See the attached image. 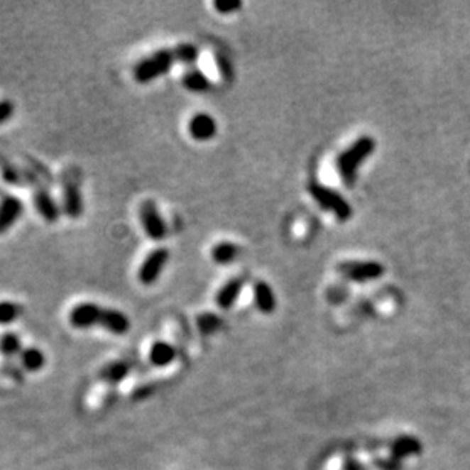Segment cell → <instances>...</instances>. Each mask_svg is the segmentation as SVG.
Here are the masks:
<instances>
[{"label":"cell","mask_w":470,"mask_h":470,"mask_svg":"<svg viewBox=\"0 0 470 470\" xmlns=\"http://www.w3.org/2000/svg\"><path fill=\"white\" fill-rule=\"evenodd\" d=\"M69 323L77 329L101 326L113 335H125L131 327L130 318L122 311H117L113 307H104L92 302H84L72 307V311L69 312Z\"/></svg>","instance_id":"6da1fadb"},{"label":"cell","mask_w":470,"mask_h":470,"mask_svg":"<svg viewBox=\"0 0 470 470\" xmlns=\"http://www.w3.org/2000/svg\"><path fill=\"white\" fill-rule=\"evenodd\" d=\"M175 62L178 61L174 48L158 49L136 64L133 67V77L138 84L153 82L166 75Z\"/></svg>","instance_id":"7a4b0ae2"},{"label":"cell","mask_w":470,"mask_h":470,"mask_svg":"<svg viewBox=\"0 0 470 470\" xmlns=\"http://www.w3.org/2000/svg\"><path fill=\"white\" fill-rule=\"evenodd\" d=\"M375 151V141L371 137H361L347 151L338 157V173L346 181V185L354 186L359 165Z\"/></svg>","instance_id":"3957f363"},{"label":"cell","mask_w":470,"mask_h":470,"mask_svg":"<svg viewBox=\"0 0 470 470\" xmlns=\"http://www.w3.org/2000/svg\"><path fill=\"white\" fill-rule=\"evenodd\" d=\"M309 192H311L312 198L319 206H322L324 210L332 212L339 221H347L351 217V207L349 206V202L339 194H337L335 190L322 185L312 183L309 186Z\"/></svg>","instance_id":"277c9868"},{"label":"cell","mask_w":470,"mask_h":470,"mask_svg":"<svg viewBox=\"0 0 470 470\" xmlns=\"http://www.w3.org/2000/svg\"><path fill=\"white\" fill-rule=\"evenodd\" d=\"M142 229L146 236L153 241H163L168 236L166 222L158 210V206L153 200H145L138 210Z\"/></svg>","instance_id":"5b68a950"},{"label":"cell","mask_w":470,"mask_h":470,"mask_svg":"<svg viewBox=\"0 0 470 470\" xmlns=\"http://www.w3.org/2000/svg\"><path fill=\"white\" fill-rule=\"evenodd\" d=\"M170 253L165 247H158L148 253L143 262L141 263V268L137 271V279L143 286H151L157 283V280L162 275L166 263L169 262Z\"/></svg>","instance_id":"8992f818"},{"label":"cell","mask_w":470,"mask_h":470,"mask_svg":"<svg viewBox=\"0 0 470 470\" xmlns=\"http://www.w3.org/2000/svg\"><path fill=\"white\" fill-rule=\"evenodd\" d=\"M338 270L343 273L347 279L354 282H368L373 279H379L383 274V266L378 262H344L338 266Z\"/></svg>","instance_id":"52a82bcc"},{"label":"cell","mask_w":470,"mask_h":470,"mask_svg":"<svg viewBox=\"0 0 470 470\" xmlns=\"http://www.w3.org/2000/svg\"><path fill=\"white\" fill-rule=\"evenodd\" d=\"M189 136L197 142H209L218 133V124L215 117L209 113H197L189 119Z\"/></svg>","instance_id":"ba28073f"},{"label":"cell","mask_w":470,"mask_h":470,"mask_svg":"<svg viewBox=\"0 0 470 470\" xmlns=\"http://www.w3.org/2000/svg\"><path fill=\"white\" fill-rule=\"evenodd\" d=\"M23 212L25 206L20 198L14 195L0 198V234H5L11 227H14Z\"/></svg>","instance_id":"9c48e42d"},{"label":"cell","mask_w":470,"mask_h":470,"mask_svg":"<svg viewBox=\"0 0 470 470\" xmlns=\"http://www.w3.org/2000/svg\"><path fill=\"white\" fill-rule=\"evenodd\" d=\"M34 206L38 215L48 224H55L60 219V206L48 190L40 189L34 194Z\"/></svg>","instance_id":"30bf717a"},{"label":"cell","mask_w":470,"mask_h":470,"mask_svg":"<svg viewBox=\"0 0 470 470\" xmlns=\"http://www.w3.org/2000/svg\"><path fill=\"white\" fill-rule=\"evenodd\" d=\"M244 279L241 277H233L229 282L224 283L217 295H215V303L218 305V307L224 309V311H229L234 306V303L238 302V298L242 293V288H244Z\"/></svg>","instance_id":"8fae6325"},{"label":"cell","mask_w":470,"mask_h":470,"mask_svg":"<svg viewBox=\"0 0 470 470\" xmlns=\"http://www.w3.org/2000/svg\"><path fill=\"white\" fill-rule=\"evenodd\" d=\"M62 210L72 219H78L84 212V201L77 185L67 183L62 189Z\"/></svg>","instance_id":"7c38bea8"},{"label":"cell","mask_w":470,"mask_h":470,"mask_svg":"<svg viewBox=\"0 0 470 470\" xmlns=\"http://www.w3.org/2000/svg\"><path fill=\"white\" fill-rule=\"evenodd\" d=\"M130 364L125 361H113L109 362V364H105L99 373H98V378L99 381L109 383V386H117V383H121L122 381H125V378L130 375Z\"/></svg>","instance_id":"4fadbf2b"},{"label":"cell","mask_w":470,"mask_h":470,"mask_svg":"<svg viewBox=\"0 0 470 470\" xmlns=\"http://www.w3.org/2000/svg\"><path fill=\"white\" fill-rule=\"evenodd\" d=\"M254 305L262 314H271L275 309V295L273 288L266 282H258L253 288Z\"/></svg>","instance_id":"5bb4252c"},{"label":"cell","mask_w":470,"mask_h":470,"mask_svg":"<svg viewBox=\"0 0 470 470\" xmlns=\"http://www.w3.org/2000/svg\"><path fill=\"white\" fill-rule=\"evenodd\" d=\"M181 84L192 93H206L212 89L210 78L200 69H189L181 78Z\"/></svg>","instance_id":"9a60e30c"},{"label":"cell","mask_w":470,"mask_h":470,"mask_svg":"<svg viewBox=\"0 0 470 470\" xmlns=\"http://www.w3.org/2000/svg\"><path fill=\"white\" fill-rule=\"evenodd\" d=\"M177 356V351L173 344L166 343V341H157L149 350V361L153 362L155 367H166L173 364Z\"/></svg>","instance_id":"2e32d148"},{"label":"cell","mask_w":470,"mask_h":470,"mask_svg":"<svg viewBox=\"0 0 470 470\" xmlns=\"http://www.w3.org/2000/svg\"><path fill=\"white\" fill-rule=\"evenodd\" d=\"M212 261L218 265H229L238 259L239 256V247L234 242L230 241H222L215 244V247L210 251Z\"/></svg>","instance_id":"e0dca14e"},{"label":"cell","mask_w":470,"mask_h":470,"mask_svg":"<svg viewBox=\"0 0 470 470\" xmlns=\"http://www.w3.org/2000/svg\"><path fill=\"white\" fill-rule=\"evenodd\" d=\"M21 367L28 371H38L46 364V356L38 347H25L20 351Z\"/></svg>","instance_id":"ac0fdd59"},{"label":"cell","mask_w":470,"mask_h":470,"mask_svg":"<svg viewBox=\"0 0 470 470\" xmlns=\"http://www.w3.org/2000/svg\"><path fill=\"white\" fill-rule=\"evenodd\" d=\"M420 452V443L414 439V437H402L393 443L391 454L398 460H403V458L415 455Z\"/></svg>","instance_id":"d6986e66"},{"label":"cell","mask_w":470,"mask_h":470,"mask_svg":"<svg viewBox=\"0 0 470 470\" xmlns=\"http://www.w3.org/2000/svg\"><path fill=\"white\" fill-rule=\"evenodd\" d=\"M21 349V339L16 332H5L0 337V354L6 358H13L20 355Z\"/></svg>","instance_id":"ffe728a7"},{"label":"cell","mask_w":470,"mask_h":470,"mask_svg":"<svg viewBox=\"0 0 470 470\" xmlns=\"http://www.w3.org/2000/svg\"><path fill=\"white\" fill-rule=\"evenodd\" d=\"M197 326L200 329V332L202 335H213L217 334L218 330L222 326V319L219 315L213 314V312H206V314H201L197 318Z\"/></svg>","instance_id":"44dd1931"},{"label":"cell","mask_w":470,"mask_h":470,"mask_svg":"<svg viewBox=\"0 0 470 470\" xmlns=\"http://www.w3.org/2000/svg\"><path fill=\"white\" fill-rule=\"evenodd\" d=\"M21 315V306L16 302L11 300H4L0 302V324L6 326L14 323Z\"/></svg>","instance_id":"7402d4cb"},{"label":"cell","mask_w":470,"mask_h":470,"mask_svg":"<svg viewBox=\"0 0 470 470\" xmlns=\"http://www.w3.org/2000/svg\"><path fill=\"white\" fill-rule=\"evenodd\" d=\"M174 50L178 62L195 64L200 58V49L192 43H181V45L174 48Z\"/></svg>","instance_id":"603a6c76"},{"label":"cell","mask_w":470,"mask_h":470,"mask_svg":"<svg viewBox=\"0 0 470 470\" xmlns=\"http://www.w3.org/2000/svg\"><path fill=\"white\" fill-rule=\"evenodd\" d=\"M213 6H215L219 14H233L242 8V4L238 2V0H230V2H215Z\"/></svg>","instance_id":"cb8c5ba5"},{"label":"cell","mask_w":470,"mask_h":470,"mask_svg":"<svg viewBox=\"0 0 470 470\" xmlns=\"http://www.w3.org/2000/svg\"><path fill=\"white\" fill-rule=\"evenodd\" d=\"M13 116H14V104L8 99L0 101V125L8 122Z\"/></svg>","instance_id":"d4e9b609"},{"label":"cell","mask_w":470,"mask_h":470,"mask_svg":"<svg viewBox=\"0 0 470 470\" xmlns=\"http://www.w3.org/2000/svg\"><path fill=\"white\" fill-rule=\"evenodd\" d=\"M344 470H366L359 464V461L354 460V458H347L344 461Z\"/></svg>","instance_id":"484cf974"}]
</instances>
